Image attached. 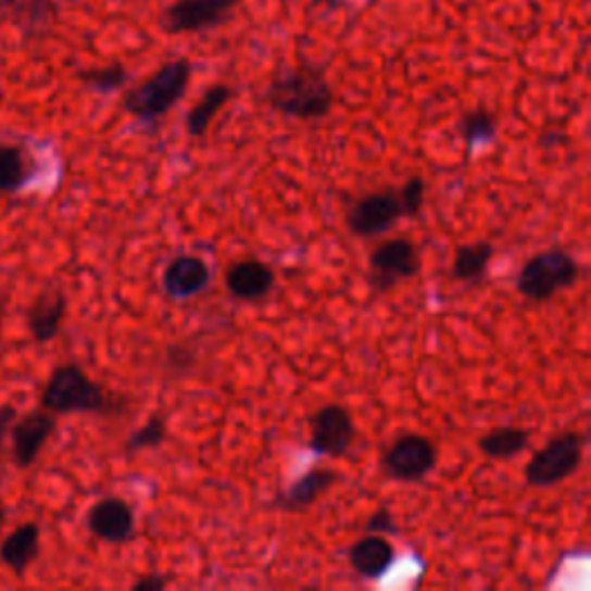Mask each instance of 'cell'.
Wrapping results in <instances>:
<instances>
[{"mask_svg":"<svg viewBox=\"0 0 591 591\" xmlns=\"http://www.w3.org/2000/svg\"><path fill=\"white\" fill-rule=\"evenodd\" d=\"M192 79V63L188 59H176L164 63L153 77L141 81L125 96L123 106L129 116L143 123H153L180 102Z\"/></svg>","mask_w":591,"mask_h":591,"instance_id":"obj_3","label":"cell"},{"mask_svg":"<svg viewBox=\"0 0 591 591\" xmlns=\"http://www.w3.org/2000/svg\"><path fill=\"white\" fill-rule=\"evenodd\" d=\"M367 531L369 533H398V527L393 523V515L388 513V511H377L369 515V520H367Z\"/></svg>","mask_w":591,"mask_h":591,"instance_id":"obj_28","label":"cell"},{"mask_svg":"<svg viewBox=\"0 0 591 591\" xmlns=\"http://www.w3.org/2000/svg\"><path fill=\"white\" fill-rule=\"evenodd\" d=\"M116 406L102 383L72 363L55 367L42 391V410L51 414H111Z\"/></svg>","mask_w":591,"mask_h":591,"instance_id":"obj_2","label":"cell"},{"mask_svg":"<svg viewBox=\"0 0 591 591\" xmlns=\"http://www.w3.org/2000/svg\"><path fill=\"white\" fill-rule=\"evenodd\" d=\"M425 180L420 176H412L402 185V190H398L400 197V206H402V215L406 217H418L423 206H425Z\"/></svg>","mask_w":591,"mask_h":591,"instance_id":"obj_26","label":"cell"},{"mask_svg":"<svg viewBox=\"0 0 591 591\" xmlns=\"http://www.w3.org/2000/svg\"><path fill=\"white\" fill-rule=\"evenodd\" d=\"M437 465V449L428 437L404 435L381 455L383 474L398 483H418Z\"/></svg>","mask_w":591,"mask_h":591,"instance_id":"obj_8","label":"cell"},{"mask_svg":"<svg viewBox=\"0 0 591 591\" xmlns=\"http://www.w3.org/2000/svg\"><path fill=\"white\" fill-rule=\"evenodd\" d=\"M67 312V299L61 289H47L28 307V330L35 342H51L61 332Z\"/></svg>","mask_w":591,"mask_h":591,"instance_id":"obj_16","label":"cell"},{"mask_svg":"<svg viewBox=\"0 0 591 591\" xmlns=\"http://www.w3.org/2000/svg\"><path fill=\"white\" fill-rule=\"evenodd\" d=\"M16 12L22 18H26L28 26H49V22L55 14V8L51 0H16Z\"/></svg>","mask_w":591,"mask_h":591,"instance_id":"obj_27","label":"cell"},{"mask_svg":"<svg viewBox=\"0 0 591 591\" xmlns=\"http://www.w3.org/2000/svg\"><path fill=\"white\" fill-rule=\"evenodd\" d=\"M16 420V410L12 404H0V443L5 441L10 428H12V423Z\"/></svg>","mask_w":591,"mask_h":591,"instance_id":"obj_30","label":"cell"},{"mask_svg":"<svg viewBox=\"0 0 591 591\" xmlns=\"http://www.w3.org/2000/svg\"><path fill=\"white\" fill-rule=\"evenodd\" d=\"M584 453V437L566 432L554 437L543 451L536 453L525 467L527 483L533 488H552L578 471Z\"/></svg>","mask_w":591,"mask_h":591,"instance_id":"obj_6","label":"cell"},{"mask_svg":"<svg viewBox=\"0 0 591 591\" xmlns=\"http://www.w3.org/2000/svg\"><path fill=\"white\" fill-rule=\"evenodd\" d=\"M92 536L106 543H127L135 536V511L121 496H104L86 515Z\"/></svg>","mask_w":591,"mask_h":591,"instance_id":"obj_12","label":"cell"},{"mask_svg":"<svg viewBox=\"0 0 591 591\" xmlns=\"http://www.w3.org/2000/svg\"><path fill=\"white\" fill-rule=\"evenodd\" d=\"M496 118L486 109H474L469 114L462 116L460 123V137L465 141L467 153H471L476 146H486L496 139Z\"/></svg>","mask_w":591,"mask_h":591,"instance_id":"obj_23","label":"cell"},{"mask_svg":"<svg viewBox=\"0 0 591 591\" xmlns=\"http://www.w3.org/2000/svg\"><path fill=\"white\" fill-rule=\"evenodd\" d=\"M40 554V527L35 523L18 525L5 541L0 543V562H3L16 578H22L30 564Z\"/></svg>","mask_w":591,"mask_h":591,"instance_id":"obj_17","label":"cell"},{"mask_svg":"<svg viewBox=\"0 0 591 591\" xmlns=\"http://www.w3.org/2000/svg\"><path fill=\"white\" fill-rule=\"evenodd\" d=\"M225 285L238 301H259L275 287V273L266 262L243 259L227 271Z\"/></svg>","mask_w":591,"mask_h":591,"instance_id":"obj_15","label":"cell"},{"mask_svg":"<svg viewBox=\"0 0 591 591\" xmlns=\"http://www.w3.org/2000/svg\"><path fill=\"white\" fill-rule=\"evenodd\" d=\"M37 174V160L18 143H0V192L16 194Z\"/></svg>","mask_w":591,"mask_h":591,"instance_id":"obj_19","label":"cell"},{"mask_svg":"<svg viewBox=\"0 0 591 591\" xmlns=\"http://www.w3.org/2000/svg\"><path fill=\"white\" fill-rule=\"evenodd\" d=\"M3 525H5V506H3V499H0V531H3Z\"/></svg>","mask_w":591,"mask_h":591,"instance_id":"obj_32","label":"cell"},{"mask_svg":"<svg viewBox=\"0 0 591 591\" xmlns=\"http://www.w3.org/2000/svg\"><path fill=\"white\" fill-rule=\"evenodd\" d=\"M166 584H169V580L158 576V573H148V576L139 578L135 584H133V591H162Z\"/></svg>","mask_w":591,"mask_h":591,"instance_id":"obj_29","label":"cell"},{"mask_svg":"<svg viewBox=\"0 0 591 591\" xmlns=\"http://www.w3.org/2000/svg\"><path fill=\"white\" fill-rule=\"evenodd\" d=\"M243 0H174L160 16V28L166 35L201 33L229 22Z\"/></svg>","mask_w":591,"mask_h":591,"instance_id":"obj_7","label":"cell"},{"mask_svg":"<svg viewBox=\"0 0 591 591\" xmlns=\"http://www.w3.org/2000/svg\"><path fill=\"white\" fill-rule=\"evenodd\" d=\"M580 277L578 259L562 248H552L545 252L533 254L517 275V291L527 301L543 303L550 301L554 293H559L576 285Z\"/></svg>","mask_w":591,"mask_h":591,"instance_id":"obj_4","label":"cell"},{"mask_svg":"<svg viewBox=\"0 0 591 591\" xmlns=\"http://www.w3.org/2000/svg\"><path fill=\"white\" fill-rule=\"evenodd\" d=\"M356 430L347 406L324 404L310 418V449L326 457H342L354 443Z\"/></svg>","mask_w":591,"mask_h":591,"instance_id":"obj_10","label":"cell"},{"mask_svg":"<svg viewBox=\"0 0 591 591\" xmlns=\"http://www.w3.org/2000/svg\"><path fill=\"white\" fill-rule=\"evenodd\" d=\"M211 282V268L197 254H180L172 259L162 275V289L169 299L183 301L201 293Z\"/></svg>","mask_w":591,"mask_h":591,"instance_id":"obj_13","label":"cell"},{"mask_svg":"<svg viewBox=\"0 0 591 591\" xmlns=\"http://www.w3.org/2000/svg\"><path fill=\"white\" fill-rule=\"evenodd\" d=\"M420 273V252L410 238L383 240L369 254L367 285L375 296L395 289L400 282L412 280Z\"/></svg>","mask_w":591,"mask_h":591,"instance_id":"obj_5","label":"cell"},{"mask_svg":"<svg viewBox=\"0 0 591 591\" xmlns=\"http://www.w3.org/2000/svg\"><path fill=\"white\" fill-rule=\"evenodd\" d=\"M494 256V246L488 240H476L469 246H460L453 259V277L457 282L483 280Z\"/></svg>","mask_w":591,"mask_h":591,"instance_id":"obj_20","label":"cell"},{"mask_svg":"<svg viewBox=\"0 0 591 591\" xmlns=\"http://www.w3.org/2000/svg\"><path fill=\"white\" fill-rule=\"evenodd\" d=\"M5 307H8V293H0V330H3V319H5Z\"/></svg>","mask_w":591,"mask_h":591,"instance_id":"obj_31","label":"cell"},{"mask_svg":"<svg viewBox=\"0 0 591 591\" xmlns=\"http://www.w3.org/2000/svg\"><path fill=\"white\" fill-rule=\"evenodd\" d=\"M12 460L18 469H28L55 430V418L47 410H35L12 423Z\"/></svg>","mask_w":591,"mask_h":591,"instance_id":"obj_11","label":"cell"},{"mask_svg":"<svg viewBox=\"0 0 591 591\" xmlns=\"http://www.w3.org/2000/svg\"><path fill=\"white\" fill-rule=\"evenodd\" d=\"M395 562V548L383 533H367L349 548V564L365 580H381Z\"/></svg>","mask_w":591,"mask_h":591,"instance_id":"obj_14","label":"cell"},{"mask_svg":"<svg viewBox=\"0 0 591 591\" xmlns=\"http://www.w3.org/2000/svg\"><path fill=\"white\" fill-rule=\"evenodd\" d=\"M79 79L98 92H114V90H121L127 81V70L118 63L114 65H106V67H98V70H88V72H81Z\"/></svg>","mask_w":591,"mask_h":591,"instance_id":"obj_25","label":"cell"},{"mask_svg":"<svg viewBox=\"0 0 591 591\" xmlns=\"http://www.w3.org/2000/svg\"><path fill=\"white\" fill-rule=\"evenodd\" d=\"M234 96V90L227 84H215L206 92H203L201 100L190 109L188 118H185V129H188L190 137H203L206 135L209 125L217 116V111L225 106Z\"/></svg>","mask_w":591,"mask_h":591,"instance_id":"obj_21","label":"cell"},{"mask_svg":"<svg viewBox=\"0 0 591 591\" xmlns=\"http://www.w3.org/2000/svg\"><path fill=\"white\" fill-rule=\"evenodd\" d=\"M529 447V432L523 428H496L478 439V451L492 460L517 457Z\"/></svg>","mask_w":591,"mask_h":591,"instance_id":"obj_22","label":"cell"},{"mask_svg":"<svg viewBox=\"0 0 591 591\" xmlns=\"http://www.w3.org/2000/svg\"><path fill=\"white\" fill-rule=\"evenodd\" d=\"M340 480V474L332 469H310L301 478H296L289 486V490L280 496V506L289 513L305 511L314 502H319V496L326 494L332 486Z\"/></svg>","mask_w":591,"mask_h":591,"instance_id":"obj_18","label":"cell"},{"mask_svg":"<svg viewBox=\"0 0 591 591\" xmlns=\"http://www.w3.org/2000/svg\"><path fill=\"white\" fill-rule=\"evenodd\" d=\"M400 217L404 215H402L398 192L381 190V192L365 194L351 203V209L347 213V227L359 238H373V236L386 234L388 229H393Z\"/></svg>","mask_w":591,"mask_h":591,"instance_id":"obj_9","label":"cell"},{"mask_svg":"<svg viewBox=\"0 0 591 591\" xmlns=\"http://www.w3.org/2000/svg\"><path fill=\"white\" fill-rule=\"evenodd\" d=\"M266 100L282 116L299 121L324 118L336 104V96H332V88L324 72L310 65L275 74L266 90Z\"/></svg>","mask_w":591,"mask_h":591,"instance_id":"obj_1","label":"cell"},{"mask_svg":"<svg viewBox=\"0 0 591 591\" xmlns=\"http://www.w3.org/2000/svg\"><path fill=\"white\" fill-rule=\"evenodd\" d=\"M169 437V432H166V420L155 414L148 418L139 430H135L133 435H129L125 449L129 453H137V451H146V449H158L164 443V439Z\"/></svg>","mask_w":591,"mask_h":591,"instance_id":"obj_24","label":"cell"}]
</instances>
